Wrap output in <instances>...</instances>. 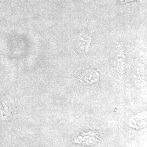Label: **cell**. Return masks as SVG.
Segmentation results:
<instances>
[{"label":"cell","mask_w":147,"mask_h":147,"mask_svg":"<svg viewBox=\"0 0 147 147\" xmlns=\"http://www.w3.org/2000/svg\"><path fill=\"white\" fill-rule=\"evenodd\" d=\"M3 1V0H0V1Z\"/></svg>","instance_id":"1"}]
</instances>
